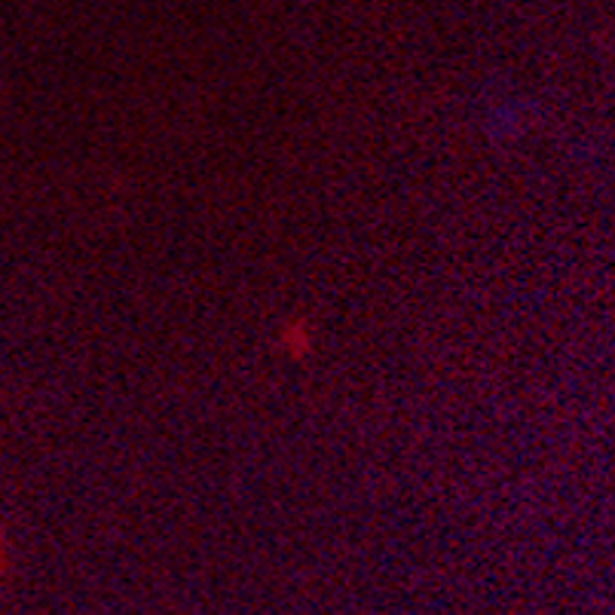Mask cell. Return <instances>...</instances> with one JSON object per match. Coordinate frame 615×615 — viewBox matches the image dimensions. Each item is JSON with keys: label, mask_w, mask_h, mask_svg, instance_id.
Here are the masks:
<instances>
[{"label": "cell", "mask_w": 615, "mask_h": 615, "mask_svg": "<svg viewBox=\"0 0 615 615\" xmlns=\"http://www.w3.org/2000/svg\"><path fill=\"white\" fill-rule=\"evenodd\" d=\"M276 346L288 362H303L306 356H313L315 349V325L306 315H291L279 325L276 334Z\"/></svg>", "instance_id": "obj_1"}, {"label": "cell", "mask_w": 615, "mask_h": 615, "mask_svg": "<svg viewBox=\"0 0 615 615\" xmlns=\"http://www.w3.org/2000/svg\"><path fill=\"white\" fill-rule=\"evenodd\" d=\"M7 563H10V548H7V536L0 530V573L7 570Z\"/></svg>", "instance_id": "obj_2"}]
</instances>
